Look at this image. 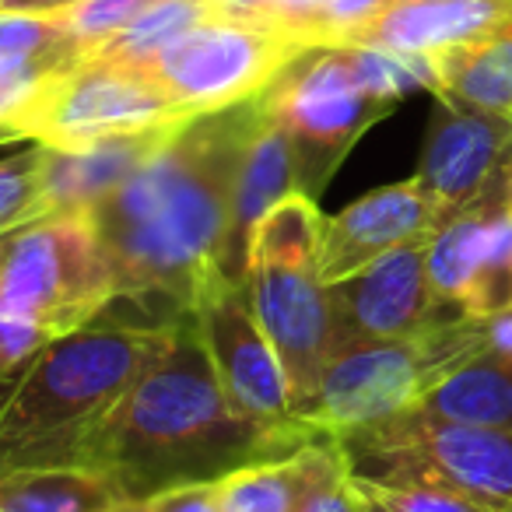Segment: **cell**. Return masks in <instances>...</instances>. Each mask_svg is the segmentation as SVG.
I'll use <instances>...</instances> for the list:
<instances>
[{
  "mask_svg": "<svg viewBox=\"0 0 512 512\" xmlns=\"http://www.w3.org/2000/svg\"><path fill=\"white\" fill-rule=\"evenodd\" d=\"M484 348V320H453L400 341L351 344L334 351L295 418L323 435L379 425L418 407L425 390Z\"/></svg>",
  "mask_w": 512,
  "mask_h": 512,
  "instance_id": "6",
  "label": "cell"
},
{
  "mask_svg": "<svg viewBox=\"0 0 512 512\" xmlns=\"http://www.w3.org/2000/svg\"><path fill=\"white\" fill-rule=\"evenodd\" d=\"M316 439L320 428L299 418L260 421L239 411L221 390L190 313L102 421L92 470L127 502H148L158 491L285 460Z\"/></svg>",
  "mask_w": 512,
  "mask_h": 512,
  "instance_id": "2",
  "label": "cell"
},
{
  "mask_svg": "<svg viewBox=\"0 0 512 512\" xmlns=\"http://www.w3.org/2000/svg\"><path fill=\"white\" fill-rule=\"evenodd\" d=\"M327 4L330 0H264V22L309 46V32Z\"/></svg>",
  "mask_w": 512,
  "mask_h": 512,
  "instance_id": "32",
  "label": "cell"
},
{
  "mask_svg": "<svg viewBox=\"0 0 512 512\" xmlns=\"http://www.w3.org/2000/svg\"><path fill=\"white\" fill-rule=\"evenodd\" d=\"M288 193H299V172H295V151L288 134L267 116L253 130L242 155L239 176L232 190V211H228V235H225V274L242 281L249 260V239L267 211Z\"/></svg>",
  "mask_w": 512,
  "mask_h": 512,
  "instance_id": "17",
  "label": "cell"
},
{
  "mask_svg": "<svg viewBox=\"0 0 512 512\" xmlns=\"http://www.w3.org/2000/svg\"><path fill=\"white\" fill-rule=\"evenodd\" d=\"M505 176V172H502ZM502 176L467 207L442 221L425 242V271L435 299L446 302L467 320H481V285H484V260H488V207L491 193L502 183Z\"/></svg>",
  "mask_w": 512,
  "mask_h": 512,
  "instance_id": "19",
  "label": "cell"
},
{
  "mask_svg": "<svg viewBox=\"0 0 512 512\" xmlns=\"http://www.w3.org/2000/svg\"><path fill=\"white\" fill-rule=\"evenodd\" d=\"M127 502L113 481L88 467L15 470L0 477V512H106Z\"/></svg>",
  "mask_w": 512,
  "mask_h": 512,
  "instance_id": "22",
  "label": "cell"
},
{
  "mask_svg": "<svg viewBox=\"0 0 512 512\" xmlns=\"http://www.w3.org/2000/svg\"><path fill=\"white\" fill-rule=\"evenodd\" d=\"M53 50H78L85 53L57 18H32V15H0V60L11 57H36ZM88 57V53H85Z\"/></svg>",
  "mask_w": 512,
  "mask_h": 512,
  "instance_id": "29",
  "label": "cell"
},
{
  "mask_svg": "<svg viewBox=\"0 0 512 512\" xmlns=\"http://www.w3.org/2000/svg\"><path fill=\"white\" fill-rule=\"evenodd\" d=\"M113 299V271L88 214H46L11 232L0 260V306L50 337L95 320Z\"/></svg>",
  "mask_w": 512,
  "mask_h": 512,
  "instance_id": "8",
  "label": "cell"
},
{
  "mask_svg": "<svg viewBox=\"0 0 512 512\" xmlns=\"http://www.w3.org/2000/svg\"><path fill=\"white\" fill-rule=\"evenodd\" d=\"M306 512H365V502L358 498V491L351 488L348 470L337 477H330L320 491L313 495V502L306 505Z\"/></svg>",
  "mask_w": 512,
  "mask_h": 512,
  "instance_id": "34",
  "label": "cell"
},
{
  "mask_svg": "<svg viewBox=\"0 0 512 512\" xmlns=\"http://www.w3.org/2000/svg\"><path fill=\"white\" fill-rule=\"evenodd\" d=\"M348 477L386 488H442L512 512V432L463 425L418 407L334 435Z\"/></svg>",
  "mask_w": 512,
  "mask_h": 512,
  "instance_id": "5",
  "label": "cell"
},
{
  "mask_svg": "<svg viewBox=\"0 0 512 512\" xmlns=\"http://www.w3.org/2000/svg\"><path fill=\"white\" fill-rule=\"evenodd\" d=\"M190 313L225 397L260 421H292L285 369L256 323L242 281L225 271L207 274L193 292Z\"/></svg>",
  "mask_w": 512,
  "mask_h": 512,
  "instance_id": "11",
  "label": "cell"
},
{
  "mask_svg": "<svg viewBox=\"0 0 512 512\" xmlns=\"http://www.w3.org/2000/svg\"><path fill=\"white\" fill-rule=\"evenodd\" d=\"M337 474H344L341 449L334 435H323L285 460L221 477V512H306L316 491Z\"/></svg>",
  "mask_w": 512,
  "mask_h": 512,
  "instance_id": "18",
  "label": "cell"
},
{
  "mask_svg": "<svg viewBox=\"0 0 512 512\" xmlns=\"http://www.w3.org/2000/svg\"><path fill=\"white\" fill-rule=\"evenodd\" d=\"M435 67L449 99L512 120V22L474 43L435 53Z\"/></svg>",
  "mask_w": 512,
  "mask_h": 512,
  "instance_id": "21",
  "label": "cell"
},
{
  "mask_svg": "<svg viewBox=\"0 0 512 512\" xmlns=\"http://www.w3.org/2000/svg\"><path fill=\"white\" fill-rule=\"evenodd\" d=\"M512 22V0H390L348 46H379L400 53H435L474 43Z\"/></svg>",
  "mask_w": 512,
  "mask_h": 512,
  "instance_id": "15",
  "label": "cell"
},
{
  "mask_svg": "<svg viewBox=\"0 0 512 512\" xmlns=\"http://www.w3.org/2000/svg\"><path fill=\"white\" fill-rule=\"evenodd\" d=\"M106 512H148V509H144V502H120V505H113V509H106Z\"/></svg>",
  "mask_w": 512,
  "mask_h": 512,
  "instance_id": "39",
  "label": "cell"
},
{
  "mask_svg": "<svg viewBox=\"0 0 512 512\" xmlns=\"http://www.w3.org/2000/svg\"><path fill=\"white\" fill-rule=\"evenodd\" d=\"M43 148L39 141H25L0 155V235L50 214L43 193Z\"/></svg>",
  "mask_w": 512,
  "mask_h": 512,
  "instance_id": "25",
  "label": "cell"
},
{
  "mask_svg": "<svg viewBox=\"0 0 512 512\" xmlns=\"http://www.w3.org/2000/svg\"><path fill=\"white\" fill-rule=\"evenodd\" d=\"M386 4L390 0H330L309 32V46H348Z\"/></svg>",
  "mask_w": 512,
  "mask_h": 512,
  "instance_id": "31",
  "label": "cell"
},
{
  "mask_svg": "<svg viewBox=\"0 0 512 512\" xmlns=\"http://www.w3.org/2000/svg\"><path fill=\"white\" fill-rule=\"evenodd\" d=\"M144 4L148 0H81V4L60 15V22H64L67 36L92 57L102 43H109L116 32H123L134 22V15Z\"/></svg>",
  "mask_w": 512,
  "mask_h": 512,
  "instance_id": "27",
  "label": "cell"
},
{
  "mask_svg": "<svg viewBox=\"0 0 512 512\" xmlns=\"http://www.w3.org/2000/svg\"><path fill=\"white\" fill-rule=\"evenodd\" d=\"M81 0H0V15H32V18H57L71 11Z\"/></svg>",
  "mask_w": 512,
  "mask_h": 512,
  "instance_id": "36",
  "label": "cell"
},
{
  "mask_svg": "<svg viewBox=\"0 0 512 512\" xmlns=\"http://www.w3.org/2000/svg\"><path fill=\"white\" fill-rule=\"evenodd\" d=\"M260 99L292 141L299 193L309 200L320 197L351 144L393 109L369 88L355 46H306Z\"/></svg>",
  "mask_w": 512,
  "mask_h": 512,
  "instance_id": "7",
  "label": "cell"
},
{
  "mask_svg": "<svg viewBox=\"0 0 512 512\" xmlns=\"http://www.w3.org/2000/svg\"><path fill=\"white\" fill-rule=\"evenodd\" d=\"M211 8L218 18H235V22H264V0H211Z\"/></svg>",
  "mask_w": 512,
  "mask_h": 512,
  "instance_id": "37",
  "label": "cell"
},
{
  "mask_svg": "<svg viewBox=\"0 0 512 512\" xmlns=\"http://www.w3.org/2000/svg\"><path fill=\"white\" fill-rule=\"evenodd\" d=\"M323 214L316 200L288 193L253 228L242 288L288 379L292 418L334 358V313L320 281Z\"/></svg>",
  "mask_w": 512,
  "mask_h": 512,
  "instance_id": "4",
  "label": "cell"
},
{
  "mask_svg": "<svg viewBox=\"0 0 512 512\" xmlns=\"http://www.w3.org/2000/svg\"><path fill=\"white\" fill-rule=\"evenodd\" d=\"M260 120V95L183 120L127 183L88 211L113 271V295L190 309L200 281L225 271L235 176Z\"/></svg>",
  "mask_w": 512,
  "mask_h": 512,
  "instance_id": "1",
  "label": "cell"
},
{
  "mask_svg": "<svg viewBox=\"0 0 512 512\" xmlns=\"http://www.w3.org/2000/svg\"><path fill=\"white\" fill-rule=\"evenodd\" d=\"M505 204H509V211H512V158H509V165H505Z\"/></svg>",
  "mask_w": 512,
  "mask_h": 512,
  "instance_id": "40",
  "label": "cell"
},
{
  "mask_svg": "<svg viewBox=\"0 0 512 512\" xmlns=\"http://www.w3.org/2000/svg\"><path fill=\"white\" fill-rule=\"evenodd\" d=\"M481 320H484V344H488V351L512 358V306L498 309L491 316H481Z\"/></svg>",
  "mask_w": 512,
  "mask_h": 512,
  "instance_id": "35",
  "label": "cell"
},
{
  "mask_svg": "<svg viewBox=\"0 0 512 512\" xmlns=\"http://www.w3.org/2000/svg\"><path fill=\"white\" fill-rule=\"evenodd\" d=\"M348 481L358 491V498L376 505L379 512H495L474 498L442 488H386V484L355 481V477Z\"/></svg>",
  "mask_w": 512,
  "mask_h": 512,
  "instance_id": "28",
  "label": "cell"
},
{
  "mask_svg": "<svg viewBox=\"0 0 512 512\" xmlns=\"http://www.w3.org/2000/svg\"><path fill=\"white\" fill-rule=\"evenodd\" d=\"M81 60H85V53L78 50H53L36 53V57L0 60V127H15L25 134V120L32 116V109Z\"/></svg>",
  "mask_w": 512,
  "mask_h": 512,
  "instance_id": "24",
  "label": "cell"
},
{
  "mask_svg": "<svg viewBox=\"0 0 512 512\" xmlns=\"http://www.w3.org/2000/svg\"><path fill=\"white\" fill-rule=\"evenodd\" d=\"M169 334L85 323L53 337L0 397V477L15 470L88 467L113 414Z\"/></svg>",
  "mask_w": 512,
  "mask_h": 512,
  "instance_id": "3",
  "label": "cell"
},
{
  "mask_svg": "<svg viewBox=\"0 0 512 512\" xmlns=\"http://www.w3.org/2000/svg\"><path fill=\"white\" fill-rule=\"evenodd\" d=\"M207 18H218L211 0H148L134 15V22L116 32L109 43H102L92 57L102 64L130 67V71H151L172 43H179Z\"/></svg>",
  "mask_w": 512,
  "mask_h": 512,
  "instance_id": "23",
  "label": "cell"
},
{
  "mask_svg": "<svg viewBox=\"0 0 512 512\" xmlns=\"http://www.w3.org/2000/svg\"><path fill=\"white\" fill-rule=\"evenodd\" d=\"M302 50L306 43L278 25L207 18L172 43L148 74L186 116H200L264 95Z\"/></svg>",
  "mask_w": 512,
  "mask_h": 512,
  "instance_id": "9",
  "label": "cell"
},
{
  "mask_svg": "<svg viewBox=\"0 0 512 512\" xmlns=\"http://www.w3.org/2000/svg\"><path fill=\"white\" fill-rule=\"evenodd\" d=\"M365 512H379V509H376V505H369V502H365Z\"/></svg>",
  "mask_w": 512,
  "mask_h": 512,
  "instance_id": "42",
  "label": "cell"
},
{
  "mask_svg": "<svg viewBox=\"0 0 512 512\" xmlns=\"http://www.w3.org/2000/svg\"><path fill=\"white\" fill-rule=\"evenodd\" d=\"M148 512H221L218 481L211 484H183V488L158 491L144 502Z\"/></svg>",
  "mask_w": 512,
  "mask_h": 512,
  "instance_id": "33",
  "label": "cell"
},
{
  "mask_svg": "<svg viewBox=\"0 0 512 512\" xmlns=\"http://www.w3.org/2000/svg\"><path fill=\"white\" fill-rule=\"evenodd\" d=\"M435 228H439V214L418 179L379 186L323 221L320 260H316L320 281L337 285L390 249L432 235Z\"/></svg>",
  "mask_w": 512,
  "mask_h": 512,
  "instance_id": "14",
  "label": "cell"
},
{
  "mask_svg": "<svg viewBox=\"0 0 512 512\" xmlns=\"http://www.w3.org/2000/svg\"><path fill=\"white\" fill-rule=\"evenodd\" d=\"M18 141H29V137L15 127H0V144H18Z\"/></svg>",
  "mask_w": 512,
  "mask_h": 512,
  "instance_id": "38",
  "label": "cell"
},
{
  "mask_svg": "<svg viewBox=\"0 0 512 512\" xmlns=\"http://www.w3.org/2000/svg\"><path fill=\"white\" fill-rule=\"evenodd\" d=\"M50 341L53 337L43 327H36L32 320H22V316L8 313V309L0 306V397L29 369L36 351L46 348Z\"/></svg>",
  "mask_w": 512,
  "mask_h": 512,
  "instance_id": "30",
  "label": "cell"
},
{
  "mask_svg": "<svg viewBox=\"0 0 512 512\" xmlns=\"http://www.w3.org/2000/svg\"><path fill=\"white\" fill-rule=\"evenodd\" d=\"M358 67H362L369 88L383 102L397 106L400 99L414 92H432L435 99H442V78L435 57L425 53H400V50H379V46H355Z\"/></svg>",
  "mask_w": 512,
  "mask_h": 512,
  "instance_id": "26",
  "label": "cell"
},
{
  "mask_svg": "<svg viewBox=\"0 0 512 512\" xmlns=\"http://www.w3.org/2000/svg\"><path fill=\"white\" fill-rule=\"evenodd\" d=\"M418 411L446 421H463V425L512 432V358H502L488 348L477 351L449 376H442L432 390H425Z\"/></svg>",
  "mask_w": 512,
  "mask_h": 512,
  "instance_id": "20",
  "label": "cell"
},
{
  "mask_svg": "<svg viewBox=\"0 0 512 512\" xmlns=\"http://www.w3.org/2000/svg\"><path fill=\"white\" fill-rule=\"evenodd\" d=\"M512 158V120L470 109L442 95L428 123L418 183L435 204L439 225L467 211Z\"/></svg>",
  "mask_w": 512,
  "mask_h": 512,
  "instance_id": "13",
  "label": "cell"
},
{
  "mask_svg": "<svg viewBox=\"0 0 512 512\" xmlns=\"http://www.w3.org/2000/svg\"><path fill=\"white\" fill-rule=\"evenodd\" d=\"M425 239H414L365 264L351 278L327 285L334 313V351L351 344L400 341L432 327L467 320L435 299L425 271Z\"/></svg>",
  "mask_w": 512,
  "mask_h": 512,
  "instance_id": "12",
  "label": "cell"
},
{
  "mask_svg": "<svg viewBox=\"0 0 512 512\" xmlns=\"http://www.w3.org/2000/svg\"><path fill=\"white\" fill-rule=\"evenodd\" d=\"M183 120L193 116H186L148 71L85 57L32 109L25 137L46 148H81L102 137L176 127Z\"/></svg>",
  "mask_w": 512,
  "mask_h": 512,
  "instance_id": "10",
  "label": "cell"
},
{
  "mask_svg": "<svg viewBox=\"0 0 512 512\" xmlns=\"http://www.w3.org/2000/svg\"><path fill=\"white\" fill-rule=\"evenodd\" d=\"M8 239H11V232L0 235V260H4V249H8Z\"/></svg>",
  "mask_w": 512,
  "mask_h": 512,
  "instance_id": "41",
  "label": "cell"
},
{
  "mask_svg": "<svg viewBox=\"0 0 512 512\" xmlns=\"http://www.w3.org/2000/svg\"><path fill=\"white\" fill-rule=\"evenodd\" d=\"M169 130L172 127L102 137L81 148H43V193L50 214H88L141 169Z\"/></svg>",
  "mask_w": 512,
  "mask_h": 512,
  "instance_id": "16",
  "label": "cell"
}]
</instances>
